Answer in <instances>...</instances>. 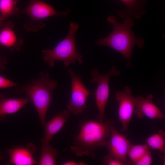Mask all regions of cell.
Returning a JSON list of instances; mask_svg holds the SVG:
<instances>
[{
    "mask_svg": "<svg viewBox=\"0 0 165 165\" xmlns=\"http://www.w3.org/2000/svg\"><path fill=\"white\" fill-rule=\"evenodd\" d=\"M114 123L110 119L80 120L79 133L74 137L71 150L78 157L85 155L95 159L97 148L106 146V139L110 136Z\"/></svg>",
    "mask_w": 165,
    "mask_h": 165,
    "instance_id": "obj_1",
    "label": "cell"
},
{
    "mask_svg": "<svg viewBox=\"0 0 165 165\" xmlns=\"http://www.w3.org/2000/svg\"><path fill=\"white\" fill-rule=\"evenodd\" d=\"M133 20L126 18L121 23L118 22L115 16L111 15L107 19V22L113 25L112 32L106 37L97 40V45L107 46L114 49L122 55L127 59L126 67L130 68L132 66L130 61L132 58L133 48L137 45L139 48L144 45L143 38L138 39L131 30L134 25Z\"/></svg>",
    "mask_w": 165,
    "mask_h": 165,
    "instance_id": "obj_2",
    "label": "cell"
},
{
    "mask_svg": "<svg viewBox=\"0 0 165 165\" xmlns=\"http://www.w3.org/2000/svg\"><path fill=\"white\" fill-rule=\"evenodd\" d=\"M38 78L30 80L27 84L16 86V93L21 95L26 93L27 97L33 103L38 114L42 126L46 123V114L52 101V94L57 88V82L52 79L46 71L39 75Z\"/></svg>",
    "mask_w": 165,
    "mask_h": 165,
    "instance_id": "obj_3",
    "label": "cell"
},
{
    "mask_svg": "<svg viewBox=\"0 0 165 165\" xmlns=\"http://www.w3.org/2000/svg\"><path fill=\"white\" fill-rule=\"evenodd\" d=\"M69 25L68 34L64 39L51 50H42L43 61L48 62L50 67H53L54 61H63L66 67L75 64L76 60L80 64L83 63V56L78 51L75 43V35L79 25L73 22Z\"/></svg>",
    "mask_w": 165,
    "mask_h": 165,
    "instance_id": "obj_4",
    "label": "cell"
},
{
    "mask_svg": "<svg viewBox=\"0 0 165 165\" xmlns=\"http://www.w3.org/2000/svg\"><path fill=\"white\" fill-rule=\"evenodd\" d=\"M68 13V11L58 12L51 5L41 0H29L27 6L24 9H19V15L26 14L29 17L30 20L25 23L24 27L28 32H36L44 28V23L41 20L55 15L64 16Z\"/></svg>",
    "mask_w": 165,
    "mask_h": 165,
    "instance_id": "obj_5",
    "label": "cell"
},
{
    "mask_svg": "<svg viewBox=\"0 0 165 165\" xmlns=\"http://www.w3.org/2000/svg\"><path fill=\"white\" fill-rule=\"evenodd\" d=\"M120 74V71L115 66H113L107 73L104 74H100L97 68L91 70L90 72L92 82L97 84V89L94 93V95L95 97L96 104L99 113L97 116L98 119H105V109L110 93V79L112 76H117Z\"/></svg>",
    "mask_w": 165,
    "mask_h": 165,
    "instance_id": "obj_6",
    "label": "cell"
},
{
    "mask_svg": "<svg viewBox=\"0 0 165 165\" xmlns=\"http://www.w3.org/2000/svg\"><path fill=\"white\" fill-rule=\"evenodd\" d=\"M68 72L72 80V95L67 107L74 115H77L86 109L88 97L90 95H94V93L86 88L80 76L72 69H69Z\"/></svg>",
    "mask_w": 165,
    "mask_h": 165,
    "instance_id": "obj_7",
    "label": "cell"
},
{
    "mask_svg": "<svg viewBox=\"0 0 165 165\" xmlns=\"http://www.w3.org/2000/svg\"><path fill=\"white\" fill-rule=\"evenodd\" d=\"M123 90V91L117 90L116 93V100L119 103L118 114L122 123V132L127 131L134 112V107L142 96L137 97H133L131 94V88L127 86H125Z\"/></svg>",
    "mask_w": 165,
    "mask_h": 165,
    "instance_id": "obj_8",
    "label": "cell"
},
{
    "mask_svg": "<svg viewBox=\"0 0 165 165\" xmlns=\"http://www.w3.org/2000/svg\"><path fill=\"white\" fill-rule=\"evenodd\" d=\"M110 136L106 146L109 153L106 156L122 161L124 165L132 164L131 162L127 160L131 144L127 135L120 133L114 127Z\"/></svg>",
    "mask_w": 165,
    "mask_h": 165,
    "instance_id": "obj_9",
    "label": "cell"
},
{
    "mask_svg": "<svg viewBox=\"0 0 165 165\" xmlns=\"http://www.w3.org/2000/svg\"><path fill=\"white\" fill-rule=\"evenodd\" d=\"M36 150L35 145L32 143L27 144L25 147L21 145L14 146L6 151L9 156V163L14 165H34L38 162L32 155Z\"/></svg>",
    "mask_w": 165,
    "mask_h": 165,
    "instance_id": "obj_10",
    "label": "cell"
},
{
    "mask_svg": "<svg viewBox=\"0 0 165 165\" xmlns=\"http://www.w3.org/2000/svg\"><path fill=\"white\" fill-rule=\"evenodd\" d=\"M14 28L13 24L10 21L0 25V47L7 49L11 52L20 50L24 43L23 38L16 35Z\"/></svg>",
    "mask_w": 165,
    "mask_h": 165,
    "instance_id": "obj_11",
    "label": "cell"
},
{
    "mask_svg": "<svg viewBox=\"0 0 165 165\" xmlns=\"http://www.w3.org/2000/svg\"><path fill=\"white\" fill-rule=\"evenodd\" d=\"M152 98V95L148 94L145 98L142 96L138 101L134 112L138 118L143 119L145 116L152 119L164 118V115L153 103Z\"/></svg>",
    "mask_w": 165,
    "mask_h": 165,
    "instance_id": "obj_12",
    "label": "cell"
},
{
    "mask_svg": "<svg viewBox=\"0 0 165 165\" xmlns=\"http://www.w3.org/2000/svg\"><path fill=\"white\" fill-rule=\"evenodd\" d=\"M71 117L69 111L64 110L57 113L49 121L46 123L44 133L41 140L42 143L49 144L54 135L59 131Z\"/></svg>",
    "mask_w": 165,
    "mask_h": 165,
    "instance_id": "obj_13",
    "label": "cell"
},
{
    "mask_svg": "<svg viewBox=\"0 0 165 165\" xmlns=\"http://www.w3.org/2000/svg\"><path fill=\"white\" fill-rule=\"evenodd\" d=\"M125 5V8L117 13L122 18H129L133 20L140 18L146 12L148 0H120Z\"/></svg>",
    "mask_w": 165,
    "mask_h": 165,
    "instance_id": "obj_14",
    "label": "cell"
},
{
    "mask_svg": "<svg viewBox=\"0 0 165 165\" xmlns=\"http://www.w3.org/2000/svg\"><path fill=\"white\" fill-rule=\"evenodd\" d=\"M31 102L27 97L24 98H7L0 94V121L5 119L7 115L17 112L26 104Z\"/></svg>",
    "mask_w": 165,
    "mask_h": 165,
    "instance_id": "obj_15",
    "label": "cell"
},
{
    "mask_svg": "<svg viewBox=\"0 0 165 165\" xmlns=\"http://www.w3.org/2000/svg\"><path fill=\"white\" fill-rule=\"evenodd\" d=\"M57 152L56 149L49 144L42 143L39 165L56 164Z\"/></svg>",
    "mask_w": 165,
    "mask_h": 165,
    "instance_id": "obj_16",
    "label": "cell"
},
{
    "mask_svg": "<svg viewBox=\"0 0 165 165\" xmlns=\"http://www.w3.org/2000/svg\"><path fill=\"white\" fill-rule=\"evenodd\" d=\"M165 132L160 130L157 133L150 136L146 140V144L149 148L156 149L163 154H165Z\"/></svg>",
    "mask_w": 165,
    "mask_h": 165,
    "instance_id": "obj_17",
    "label": "cell"
},
{
    "mask_svg": "<svg viewBox=\"0 0 165 165\" xmlns=\"http://www.w3.org/2000/svg\"><path fill=\"white\" fill-rule=\"evenodd\" d=\"M19 0H0V14L4 20L11 16H19L17 4Z\"/></svg>",
    "mask_w": 165,
    "mask_h": 165,
    "instance_id": "obj_18",
    "label": "cell"
},
{
    "mask_svg": "<svg viewBox=\"0 0 165 165\" xmlns=\"http://www.w3.org/2000/svg\"><path fill=\"white\" fill-rule=\"evenodd\" d=\"M149 150V148L146 144L140 145H130L128 155L132 163L134 165Z\"/></svg>",
    "mask_w": 165,
    "mask_h": 165,
    "instance_id": "obj_19",
    "label": "cell"
},
{
    "mask_svg": "<svg viewBox=\"0 0 165 165\" xmlns=\"http://www.w3.org/2000/svg\"><path fill=\"white\" fill-rule=\"evenodd\" d=\"M152 163V157L149 150L139 160L135 165H150Z\"/></svg>",
    "mask_w": 165,
    "mask_h": 165,
    "instance_id": "obj_20",
    "label": "cell"
},
{
    "mask_svg": "<svg viewBox=\"0 0 165 165\" xmlns=\"http://www.w3.org/2000/svg\"><path fill=\"white\" fill-rule=\"evenodd\" d=\"M18 85L0 74V89H5L13 87H16Z\"/></svg>",
    "mask_w": 165,
    "mask_h": 165,
    "instance_id": "obj_21",
    "label": "cell"
},
{
    "mask_svg": "<svg viewBox=\"0 0 165 165\" xmlns=\"http://www.w3.org/2000/svg\"><path fill=\"white\" fill-rule=\"evenodd\" d=\"M102 163L103 164L107 165H124L122 161L107 156L104 157Z\"/></svg>",
    "mask_w": 165,
    "mask_h": 165,
    "instance_id": "obj_22",
    "label": "cell"
},
{
    "mask_svg": "<svg viewBox=\"0 0 165 165\" xmlns=\"http://www.w3.org/2000/svg\"><path fill=\"white\" fill-rule=\"evenodd\" d=\"M8 62L6 57L0 56V71H4L6 69Z\"/></svg>",
    "mask_w": 165,
    "mask_h": 165,
    "instance_id": "obj_23",
    "label": "cell"
},
{
    "mask_svg": "<svg viewBox=\"0 0 165 165\" xmlns=\"http://www.w3.org/2000/svg\"><path fill=\"white\" fill-rule=\"evenodd\" d=\"M87 164V163L84 162L77 163L73 160H68L64 162L61 164L62 165H86Z\"/></svg>",
    "mask_w": 165,
    "mask_h": 165,
    "instance_id": "obj_24",
    "label": "cell"
},
{
    "mask_svg": "<svg viewBox=\"0 0 165 165\" xmlns=\"http://www.w3.org/2000/svg\"><path fill=\"white\" fill-rule=\"evenodd\" d=\"M4 20L3 19L0 14V25L3 23V21Z\"/></svg>",
    "mask_w": 165,
    "mask_h": 165,
    "instance_id": "obj_25",
    "label": "cell"
},
{
    "mask_svg": "<svg viewBox=\"0 0 165 165\" xmlns=\"http://www.w3.org/2000/svg\"><path fill=\"white\" fill-rule=\"evenodd\" d=\"M3 157L2 155V152L0 151V161L2 159Z\"/></svg>",
    "mask_w": 165,
    "mask_h": 165,
    "instance_id": "obj_26",
    "label": "cell"
}]
</instances>
